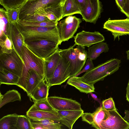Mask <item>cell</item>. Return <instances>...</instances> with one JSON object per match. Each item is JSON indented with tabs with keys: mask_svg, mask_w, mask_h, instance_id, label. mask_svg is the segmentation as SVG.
I'll return each instance as SVG.
<instances>
[{
	"mask_svg": "<svg viewBox=\"0 0 129 129\" xmlns=\"http://www.w3.org/2000/svg\"><path fill=\"white\" fill-rule=\"evenodd\" d=\"M23 35L25 42L46 40L55 42L60 45L61 42L57 26L51 27H31L22 26L16 23Z\"/></svg>",
	"mask_w": 129,
	"mask_h": 129,
	"instance_id": "cell-1",
	"label": "cell"
},
{
	"mask_svg": "<svg viewBox=\"0 0 129 129\" xmlns=\"http://www.w3.org/2000/svg\"><path fill=\"white\" fill-rule=\"evenodd\" d=\"M120 60L112 58L94 67L81 77L80 79L84 82L94 85L96 82L103 81L104 78L117 71L120 67Z\"/></svg>",
	"mask_w": 129,
	"mask_h": 129,
	"instance_id": "cell-2",
	"label": "cell"
},
{
	"mask_svg": "<svg viewBox=\"0 0 129 129\" xmlns=\"http://www.w3.org/2000/svg\"><path fill=\"white\" fill-rule=\"evenodd\" d=\"M75 46L74 44L67 49H59L61 55L70 64L71 77L75 76L81 71L87 58L85 47L78 45L74 48Z\"/></svg>",
	"mask_w": 129,
	"mask_h": 129,
	"instance_id": "cell-3",
	"label": "cell"
},
{
	"mask_svg": "<svg viewBox=\"0 0 129 129\" xmlns=\"http://www.w3.org/2000/svg\"><path fill=\"white\" fill-rule=\"evenodd\" d=\"M22 60L24 63L23 71L19 81L25 77L29 69H33L40 75L45 76V60L36 55L25 45L22 47Z\"/></svg>",
	"mask_w": 129,
	"mask_h": 129,
	"instance_id": "cell-4",
	"label": "cell"
},
{
	"mask_svg": "<svg viewBox=\"0 0 129 129\" xmlns=\"http://www.w3.org/2000/svg\"><path fill=\"white\" fill-rule=\"evenodd\" d=\"M24 65L23 60L13 48L10 53L0 54V68L13 73L20 78Z\"/></svg>",
	"mask_w": 129,
	"mask_h": 129,
	"instance_id": "cell-5",
	"label": "cell"
},
{
	"mask_svg": "<svg viewBox=\"0 0 129 129\" xmlns=\"http://www.w3.org/2000/svg\"><path fill=\"white\" fill-rule=\"evenodd\" d=\"M24 44L34 54L44 60L56 50L59 45L55 42L46 40L25 42Z\"/></svg>",
	"mask_w": 129,
	"mask_h": 129,
	"instance_id": "cell-6",
	"label": "cell"
},
{
	"mask_svg": "<svg viewBox=\"0 0 129 129\" xmlns=\"http://www.w3.org/2000/svg\"><path fill=\"white\" fill-rule=\"evenodd\" d=\"M62 0H28L20 8L19 20H23L33 15L36 10L45 9L59 4Z\"/></svg>",
	"mask_w": 129,
	"mask_h": 129,
	"instance_id": "cell-7",
	"label": "cell"
},
{
	"mask_svg": "<svg viewBox=\"0 0 129 129\" xmlns=\"http://www.w3.org/2000/svg\"><path fill=\"white\" fill-rule=\"evenodd\" d=\"M82 22L80 18L71 15L58 22L57 27L62 42L73 37Z\"/></svg>",
	"mask_w": 129,
	"mask_h": 129,
	"instance_id": "cell-8",
	"label": "cell"
},
{
	"mask_svg": "<svg viewBox=\"0 0 129 129\" xmlns=\"http://www.w3.org/2000/svg\"><path fill=\"white\" fill-rule=\"evenodd\" d=\"M71 77L70 64L60 55L58 64L53 75L47 80L49 86L60 85Z\"/></svg>",
	"mask_w": 129,
	"mask_h": 129,
	"instance_id": "cell-9",
	"label": "cell"
},
{
	"mask_svg": "<svg viewBox=\"0 0 129 129\" xmlns=\"http://www.w3.org/2000/svg\"><path fill=\"white\" fill-rule=\"evenodd\" d=\"M106 112L107 117L102 122L101 129H128L129 122L122 117L117 109Z\"/></svg>",
	"mask_w": 129,
	"mask_h": 129,
	"instance_id": "cell-10",
	"label": "cell"
},
{
	"mask_svg": "<svg viewBox=\"0 0 129 129\" xmlns=\"http://www.w3.org/2000/svg\"><path fill=\"white\" fill-rule=\"evenodd\" d=\"M45 78V76L40 75L34 69H29L17 86L26 92L29 96Z\"/></svg>",
	"mask_w": 129,
	"mask_h": 129,
	"instance_id": "cell-11",
	"label": "cell"
},
{
	"mask_svg": "<svg viewBox=\"0 0 129 129\" xmlns=\"http://www.w3.org/2000/svg\"><path fill=\"white\" fill-rule=\"evenodd\" d=\"M5 30L6 34L12 42L13 48L23 60L22 50L24 40L16 23L13 24L9 21Z\"/></svg>",
	"mask_w": 129,
	"mask_h": 129,
	"instance_id": "cell-12",
	"label": "cell"
},
{
	"mask_svg": "<svg viewBox=\"0 0 129 129\" xmlns=\"http://www.w3.org/2000/svg\"><path fill=\"white\" fill-rule=\"evenodd\" d=\"M75 44L89 47L92 45L104 41V37L99 32H91L83 30L74 36Z\"/></svg>",
	"mask_w": 129,
	"mask_h": 129,
	"instance_id": "cell-13",
	"label": "cell"
},
{
	"mask_svg": "<svg viewBox=\"0 0 129 129\" xmlns=\"http://www.w3.org/2000/svg\"><path fill=\"white\" fill-rule=\"evenodd\" d=\"M103 28L110 31L115 40L122 35H129V18L124 19H108L104 23Z\"/></svg>",
	"mask_w": 129,
	"mask_h": 129,
	"instance_id": "cell-14",
	"label": "cell"
},
{
	"mask_svg": "<svg viewBox=\"0 0 129 129\" xmlns=\"http://www.w3.org/2000/svg\"><path fill=\"white\" fill-rule=\"evenodd\" d=\"M101 9L99 0H87L85 7L81 11V15L84 20L94 24L100 15Z\"/></svg>",
	"mask_w": 129,
	"mask_h": 129,
	"instance_id": "cell-15",
	"label": "cell"
},
{
	"mask_svg": "<svg viewBox=\"0 0 129 129\" xmlns=\"http://www.w3.org/2000/svg\"><path fill=\"white\" fill-rule=\"evenodd\" d=\"M47 99L51 106L57 111L82 109L80 103L71 99L54 96L48 97Z\"/></svg>",
	"mask_w": 129,
	"mask_h": 129,
	"instance_id": "cell-16",
	"label": "cell"
},
{
	"mask_svg": "<svg viewBox=\"0 0 129 129\" xmlns=\"http://www.w3.org/2000/svg\"><path fill=\"white\" fill-rule=\"evenodd\" d=\"M82 121L91 125L96 129H101V124L103 120L107 117L106 111L102 106H100L92 113H83L81 116Z\"/></svg>",
	"mask_w": 129,
	"mask_h": 129,
	"instance_id": "cell-17",
	"label": "cell"
},
{
	"mask_svg": "<svg viewBox=\"0 0 129 129\" xmlns=\"http://www.w3.org/2000/svg\"><path fill=\"white\" fill-rule=\"evenodd\" d=\"M26 115L32 120L51 119L59 121L61 118L56 111H46L36 109L33 105L26 112Z\"/></svg>",
	"mask_w": 129,
	"mask_h": 129,
	"instance_id": "cell-18",
	"label": "cell"
},
{
	"mask_svg": "<svg viewBox=\"0 0 129 129\" xmlns=\"http://www.w3.org/2000/svg\"><path fill=\"white\" fill-rule=\"evenodd\" d=\"M57 113L61 118L60 122L70 129L72 128L76 121L81 117L84 113L82 109L79 110H58Z\"/></svg>",
	"mask_w": 129,
	"mask_h": 129,
	"instance_id": "cell-19",
	"label": "cell"
},
{
	"mask_svg": "<svg viewBox=\"0 0 129 129\" xmlns=\"http://www.w3.org/2000/svg\"><path fill=\"white\" fill-rule=\"evenodd\" d=\"M59 48L44 59L45 77L48 80L52 77L59 60L60 55Z\"/></svg>",
	"mask_w": 129,
	"mask_h": 129,
	"instance_id": "cell-20",
	"label": "cell"
},
{
	"mask_svg": "<svg viewBox=\"0 0 129 129\" xmlns=\"http://www.w3.org/2000/svg\"><path fill=\"white\" fill-rule=\"evenodd\" d=\"M50 87L45 78L28 96L30 100L34 102L47 99Z\"/></svg>",
	"mask_w": 129,
	"mask_h": 129,
	"instance_id": "cell-21",
	"label": "cell"
},
{
	"mask_svg": "<svg viewBox=\"0 0 129 129\" xmlns=\"http://www.w3.org/2000/svg\"><path fill=\"white\" fill-rule=\"evenodd\" d=\"M67 83L74 87L82 92L88 94L95 92L94 85L84 82L80 79L79 77H71L68 80Z\"/></svg>",
	"mask_w": 129,
	"mask_h": 129,
	"instance_id": "cell-22",
	"label": "cell"
},
{
	"mask_svg": "<svg viewBox=\"0 0 129 129\" xmlns=\"http://www.w3.org/2000/svg\"><path fill=\"white\" fill-rule=\"evenodd\" d=\"M30 120L33 129H60L62 126L59 121L53 120Z\"/></svg>",
	"mask_w": 129,
	"mask_h": 129,
	"instance_id": "cell-23",
	"label": "cell"
},
{
	"mask_svg": "<svg viewBox=\"0 0 129 129\" xmlns=\"http://www.w3.org/2000/svg\"><path fill=\"white\" fill-rule=\"evenodd\" d=\"M88 49L87 58L93 60L95 59L103 52H108L109 48L106 43L101 42L88 47Z\"/></svg>",
	"mask_w": 129,
	"mask_h": 129,
	"instance_id": "cell-24",
	"label": "cell"
},
{
	"mask_svg": "<svg viewBox=\"0 0 129 129\" xmlns=\"http://www.w3.org/2000/svg\"><path fill=\"white\" fill-rule=\"evenodd\" d=\"M20 77L17 75L3 69L0 68V85H17Z\"/></svg>",
	"mask_w": 129,
	"mask_h": 129,
	"instance_id": "cell-25",
	"label": "cell"
},
{
	"mask_svg": "<svg viewBox=\"0 0 129 129\" xmlns=\"http://www.w3.org/2000/svg\"><path fill=\"white\" fill-rule=\"evenodd\" d=\"M79 14L81 11L75 0H66L62 8V18L65 16Z\"/></svg>",
	"mask_w": 129,
	"mask_h": 129,
	"instance_id": "cell-26",
	"label": "cell"
},
{
	"mask_svg": "<svg viewBox=\"0 0 129 129\" xmlns=\"http://www.w3.org/2000/svg\"><path fill=\"white\" fill-rule=\"evenodd\" d=\"M21 101L20 94L15 89L9 90L4 94H0V108L5 104L15 101Z\"/></svg>",
	"mask_w": 129,
	"mask_h": 129,
	"instance_id": "cell-27",
	"label": "cell"
},
{
	"mask_svg": "<svg viewBox=\"0 0 129 129\" xmlns=\"http://www.w3.org/2000/svg\"><path fill=\"white\" fill-rule=\"evenodd\" d=\"M19 115L16 113L6 115L0 119V129H17L16 124Z\"/></svg>",
	"mask_w": 129,
	"mask_h": 129,
	"instance_id": "cell-28",
	"label": "cell"
},
{
	"mask_svg": "<svg viewBox=\"0 0 129 129\" xmlns=\"http://www.w3.org/2000/svg\"><path fill=\"white\" fill-rule=\"evenodd\" d=\"M2 31L0 39V54L10 53L12 51L13 48L12 42L7 34L4 31Z\"/></svg>",
	"mask_w": 129,
	"mask_h": 129,
	"instance_id": "cell-29",
	"label": "cell"
},
{
	"mask_svg": "<svg viewBox=\"0 0 129 129\" xmlns=\"http://www.w3.org/2000/svg\"><path fill=\"white\" fill-rule=\"evenodd\" d=\"M58 22H55L52 21L44 22H30L18 20L17 23L20 25L24 26L51 27L57 26Z\"/></svg>",
	"mask_w": 129,
	"mask_h": 129,
	"instance_id": "cell-30",
	"label": "cell"
},
{
	"mask_svg": "<svg viewBox=\"0 0 129 129\" xmlns=\"http://www.w3.org/2000/svg\"><path fill=\"white\" fill-rule=\"evenodd\" d=\"M28 0H0V4L6 11L20 8Z\"/></svg>",
	"mask_w": 129,
	"mask_h": 129,
	"instance_id": "cell-31",
	"label": "cell"
},
{
	"mask_svg": "<svg viewBox=\"0 0 129 129\" xmlns=\"http://www.w3.org/2000/svg\"><path fill=\"white\" fill-rule=\"evenodd\" d=\"M16 127L17 129H33L30 119L26 115H19Z\"/></svg>",
	"mask_w": 129,
	"mask_h": 129,
	"instance_id": "cell-32",
	"label": "cell"
},
{
	"mask_svg": "<svg viewBox=\"0 0 129 129\" xmlns=\"http://www.w3.org/2000/svg\"><path fill=\"white\" fill-rule=\"evenodd\" d=\"M33 105L36 109L39 110L46 111H56L50 105L47 99L35 102Z\"/></svg>",
	"mask_w": 129,
	"mask_h": 129,
	"instance_id": "cell-33",
	"label": "cell"
},
{
	"mask_svg": "<svg viewBox=\"0 0 129 129\" xmlns=\"http://www.w3.org/2000/svg\"><path fill=\"white\" fill-rule=\"evenodd\" d=\"M20 9L8 10L6 11L8 19L11 24H14L19 20Z\"/></svg>",
	"mask_w": 129,
	"mask_h": 129,
	"instance_id": "cell-34",
	"label": "cell"
},
{
	"mask_svg": "<svg viewBox=\"0 0 129 129\" xmlns=\"http://www.w3.org/2000/svg\"><path fill=\"white\" fill-rule=\"evenodd\" d=\"M102 102L103 108L106 111H111L117 109L115 103L111 97L103 100Z\"/></svg>",
	"mask_w": 129,
	"mask_h": 129,
	"instance_id": "cell-35",
	"label": "cell"
},
{
	"mask_svg": "<svg viewBox=\"0 0 129 129\" xmlns=\"http://www.w3.org/2000/svg\"><path fill=\"white\" fill-rule=\"evenodd\" d=\"M30 22L48 21L50 20L45 16L35 14L26 18L23 20Z\"/></svg>",
	"mask_w": 129,
	"mask_h": 129,
	"instance_id": "cell-36",
	"label": "cell"
},
{
	"mask_svg": "<svg viewBox=\"0 0 129 129\" xmlns=\"http://www.w3.org/2000/svg\"><path fill=\"white\" fill-rule=\"evenodd\" d=\"M92 60L91 59L88 58L85 62L86 64L84 67L75 76L77 77L83 73L86 72L93 68L94 65Z\"/></svg>",
	"mask_w": 129,
	"mask_h": 129,
	"instance_id": "cell-37",
	"label": "cell"
},
{
	"mask_svg": "<svg viewBox=\"0 0 129 129\" xmlns=\"http://www.w3.org/2000/svg\"><path fill=\"white\" fill-rule=\"evenodd\" d=\"M121 11L129 18V0H125L124 5Z\"/></svg>",
	"mask_w": 129,
	"mask_h": 129,
	"instance_id": "cell-38",
	"label": "cell"
},
{
	"mask_svg": "<svg viewBox=\"0 0 129 129\" xmlns=\"http://www.w3.org/2000/svg\"><path fill=\"white\" fill-rule=\"evenodd\" d=\"M81 11L86 4L87 0H75Z\"/></svg>",
	"mask_w": 129,
	"mask_h": 129,
	"instance_id": "cell-39",
	"label": "cell"
},
{
	"mask_svg": "<svg viewBox=\"0 0 129 129\" xmlns=\"http://www.w3.org/2000/svg\"><path fill=\"white\" fill-rule=\"evenodd\" d=\"M46 16L50 20L55 22H58V21L57 18L54 15L51 13L47 14Z\"/></svg>",
	"mask_w": 129,
	"mask_h": 129,
	"instance_id": "cell-40",
	"label": "cell"
},
{
	"mask_svg": "<svg viewBox=\"0 0 129 129\" xmlns=\"http://www.w3.org/2000/svg\"><path fill=\"white\" fill-rule=\"evenodd\" d=\"M116 3L120 9H122L124 5L125 0H115Z\"/></svg>",
	"mask_w": 129,
	"mask_h": 129,
	"instance_id": "cell-41",
	"label": "cell"
},
{
	"mask_svg": "<svg viewBox=\"0 0 129 129\" xmlns=\"http://www.w3.org/2000/svg\"><path fill=\"white\" fill-rule=\"evenodd\" d=\"M90 94L92 97L93 99L96 101L98 102L100 104V106H102V102L101 101V100L100 99L98 98L96 95L92 93L91 92L90 93Z\"/></svg>",
	"mask_w": 129,
	"mask_h": 129,
	"instance_id": "cell-42",
	"label": "cell"
},
{
	"mask_svg": "<svg viewBox=\"0 0 129 129\" xmlns=\"http://www.w3.org/2000/svg\"><path fill=\"white\" fill-rule=\"evenodd\" d=\"M126 100L129 102V80L126 88Z\"/></svg>",
	"mask_w": 129,
	"mask_h": 129,
	"instance_id": "cell-43",
	"label": "cell"
},
{
	"mask_svg": "<svg viewBox=\"0 0 129 129\" xmlns=\"http://www.w3.org/2000/svg\"><path fill=\"white\" fill-rule=\"evenodd\" d=\"M124 113L125 115L123 118L129 122V111L128 110H125Z\"/></svg>",
	"mask_w": 129,
	"mask_h": 129,
	"instance_id": "cell-44",
	"label": "cell"
},
{
	"mask_svg": "<svg viewBox=\"0 0 129 129\" xmlns=\"http://www.w3.org/2000/svg\"><path fill=\"white\" fill-rule=\"evenodd\" d=\"M126 52L127 54V59L129 60V50L126 51Z\"/></svg>",
	"mask_w": 129,
	"mask_h": 129,
	"instance_id": "cell-45",
	"label": "cell"
},
{
	"mask_svg": "<svg viewBox=\"0 0 129 129\" xmlns=\"http://www.w3.org/2000/svg\"><path fill=\"white\" fill-rule=\"evenodd\" d=\"M128 129H129V127L128 128Z\"/></svg>",
	"mask_w": 129,
	"mask_h": 129,
	"instance_id": "cell-46",
	"label": "cell"
}]
</instances>
